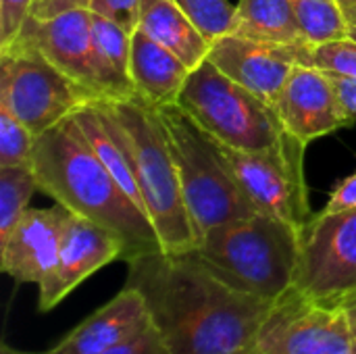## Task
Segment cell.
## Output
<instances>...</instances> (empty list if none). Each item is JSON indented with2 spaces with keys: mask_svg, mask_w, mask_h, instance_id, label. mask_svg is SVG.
<instances>
[{
  "mask_svg": "<svg viewBox=\"0 0 356 354\" xmlns=\"http://www.w3.org/2000/svg\"><path fill=\"white\" fill-rule=\"evenodd\" d=\"M169 354H250L273 303L242 292L190 252H154L127 263Z\"/></svg>",
  "mask_w": 356,
  "mask_h": 354,
  "instance_id": "cell-1",
  "label": "cell"
},
{
  "mask_svg": "<svg viewBox=\"0 0 356 354\" xmlns=\"http://www.w3.org/2000/svg\"><path fill=\"white\" fill-rule=\"evenodd\" d=\"M31 169L40 190L54 202L123 242V263L163 252L152 221L108 173L73 115L35 140Z\"/></svg>",
  "mask_w": 356,
  "mask_h": 354,
  "instance_id": "cell-2",
  "label": "cell"
},
{
  "mask_svg": "<svg viewBox=\"0 0 356 354\" xmlns=\"http://www.w3.org/2000/svg\"><path fill=\"white\" fill-rule=\"evenodd\" d=\"M302 230L254 213L215 227L190 255L229 286L275 303L296 286Z\"/></svg>",
  "mask_w": 356,
  "mask_h": 354,
  "instance_id": "cell-3",
  "label": "cell"
},
{
  "mask_svg": "<svg viewBox=\"0 0 356 354\" xmlns=\"http://www.w3.org/2000/svg\"><path fill=\"white\" fill-rule=\"evenodd\" d=\"M177 169L181 194L200 240L215 227L254 215L223 146L179 104L156 108ZM198 244V242H196Z\"/></svg>",
  "mask_w": 356,
  "mask_h": 354,
  "instance_id": "cell-4",
  "label": "cell"
},
{
  "mask_svg": "<svg viewBox=\"0 0 356 354\" xmlns=\"http://www.w3.org/2000/svg\"><path fill=\"white\" fill-rule=\"evenodd\" d=\"M106 102L127 140L144 211L156 230L163 252L184 255L194 250L198 238L156 108L138 96Z\"/></svg>",
  "mask_w": 356,
  "mask_h": 354,
  "instance_id": "cell-5",
  "label": "cell"
},
{
  "mask_svg": "<svg viewBox=\"0 0 356 354\" xmlns=\"http://www.w3.org/2000/svg\"><path fill=\"white\" fill-rule=\"evenodd\" d=\"M177 104L221 146L234 150L273 152L296 140L271 104L229 79L209 58L190 73Z\"/></svg>",
  "mask_w": 356,
  "mask_h": 354,
  "instance_id": "cell-6",
  "label": "cell"
},
{
  "mask_svg": "<svg viewBox=\"0 0 356 354\" xmlns=\"http://www.w3.org/2000/svg\"><path fill=\"white\" fill-rule=\"evenodd\" d=\"M88 102H94L90 94L33 46L15 40L0 48V104L35 138Z\"/></svg>",
  "mask_w": 356,
  "mask_h": 354,
  "instance_id": "cell-7",
  "label": "cell"
},
{
  "mask_svg": "<svg viewBox=\"0 0 356 354\" xmlns=\"http://www.w3.org/2000/svg\"><path fill=\"white\" fill-rule=\"evenodd\" d=\"M250 354H356V340L340 305L294 288L267 311Z\"/></svg>",
  "mask_w": 356,
  "mask_h": 354,
  "instance_id": "cell-8",
  "label": "cell"
},
{
  "mask_svg": "<svg viewBox=\"0 0 356 354\" xmlns=\"http://www.w3.org/2000/svg\"><path fill=\"white\" fill-rule=\"evenodd\" d=\"M298 292L338 305L356 290V209L317 213L302 230Z\"/></svg>",
  "mask_w": 356,
  "mask_h": 354,
  "instance_id": "cell-9",
  "label": "cell"
},
{
  "mask_svg": "<svg viewBox=\"0 0 356 354\" xmlns=\"http://www.w3.org/2000/svg\"><path fill=\"white\" fill-rule=\"evenodd\" d=\"M305 144L294 140L273 152H242L223 146V152L257 213L288 221L300 230L313 219L305 182Z\"/></svg>",
  "mask_w": 356,
  "mask_h": 354,
  "instance_id": "cell-10",
  "label": "cell"
},
{
  "mask_svg": "<svg viewBox=\"0 0 356 354\" xmlns=\"http://www.w3.org/2000/svg\"><path fill=\"white\" fill-rule=\"evenodd\" d=\"M17 40L40 50L58 71L83 88L92 100H104V86L92 40L90 8L65 10L50 19L29 17Z\"/></svg>",
  "mask_w": 356,
  "mask_h": 354,
  "instance_id": "cell-11",
  "label": "cell"
},
{
  "mask_svg": "<svg viewBox=\"0 0 356 354\" xmlns=\"http://www.w3.org/2000/svg\"><path fill=\"white\" fill-rule=\"evenodd\" d=\"M123 259L125 246L113 232L69 213L60 236L56 265L38 286V309L42 313L52 311L96 271Z\"/></svg>",
  "mask_w": 356,
  "mask_h": 354,
  "instance_id": "cell-12",
  "label": "cell"
},
{
  "mask_svg": "<svg viewBox=\"0 0 356 354\" xmlns=\"http://www.w3.org/2000/svg\"><path fill=\"white\" fill-rule=\"evenodd\" d=\"M275 111L286 131L305 146L353 125L330 75L307 65L294 67L275 102Z\"/></svg>",
  "mask_w": 356,
  "mask_h": 354,
  "instance_id": "cell-13",
  "label": "cell"
},
{
  "mask_svg": "<svg viewBox=\"0 0 356 354\" xmlns=\"http://www.w3.org/2000/svg\"><path fill=\"white\" fill-rule=\"evenodd\" d=\"M207 58L221 73L263 98L273 108L288 77L298 65L292 46L257 42L234 33L213 40Z\"/></svg>",
  "mask_w": 356,
  "mask_h": 354,
  "instance_id": "cell-14",
  "label": "cell"
},
{
  "mask_svg": "<svg viewBox=\"0 0 356 354\" xmlns=\"http://www.w3.org/2000/svg\"><path fill=\"white\" fill-rule=\"evenodd\" d=\"M69 211L63 204L27 209L10 234L0 240V269L15 284L40 286L56 265Z\"/></svg>",
  "mask_w": 356,
  "mask_h": 354,
  "instance_id": "cell-15",
  "label": "cell"
},
{
  "mask_svg": "<svg viewBox=\"0 0 356 354\" xmlns=\"http://www.w3.org/2000/svg\"><path fill=\"white\" fill-rule=\"evenodd\" d=\"M150 323L152 317L142 292L125 284L46 354H106L142 334Z\"/></svg>",
  "mask_w": 356,
  "mask_h": 354,
  "instance_id": "cell-16",
  "label": "cell"
},
{
  "mask_svg": "<svg viewBox=\"0 0 356 354\" xmlns=\"http://www.w3.org/2000/svg\"><path fill=\"white\" fill-rule=\"evenodd\" d=\"M192 69L142 29L131 33L129 77L136 96L152 108L177 104Z\"/></svg>",
  "mask_w": 356,
  "mask_h": 354,
  "instance_id": "cell-17",
  "label": "cell"
},
{
  "mask_svg": "<svg viewBox=\"0 0 356 354\" xmlns=\"http://www.w3.org/2000/svg\"><path fill=\"white\" fill-rule=\"evenodd\" d=\"M138 29L179 56L192 71L209 56L211 40L173 0H142Z\"/></svg>",
  "mask_w": 356,
  "mask_h": 354,
  "instance_id": "cell-18",
  "label": "cell"
},
{
  "mask_svg": "<svg viewBox=\"0 0 356 354\" xmlns=\"http://www.w3.org/2000/svg\"><path fill=\"white\" fill-rule=\"evenodd\" d=\"M232 33L277 46L302 42V31L290 0H240L236 4Z\"/></svg>",
  "mask_w": 356,
  "mask_h": 354,
  "instance_id": "cell-19",
  "label": "cell"
},
{
  "mask_svg": "<svg viewBox=\"0 0 356 354\" xmlns=\"http://www.w3.org/2000/svg\"><path fill=\"white\" fill-rule=\"evenodd\" d=\"M294 17L302 31V42L325 44L350 38V25L344 19L338 0H290Z\"/></svg>",
  "mask_w": 356,
  "mask_h": 354,
  "instance_id": "cell-20",
  "label": "cell"
},
{
  "mask_svg": "<svg viewBox=\"0 0 356 354\" xmlns=\"http://www.w3.org/2000/svg\"><path fill=\"white\" fill-rule=\"evenodd\" d=\"M38 190L40 184L31 167H0V240L10 234Z\"/></svg>",
  "mask_w": 356,
  "mask_h": 354,
  "instance_id": "cell-21",
  "label": "cell"
},
{
  "mask_svg": "<svg viewBox=\"0 0 356 354\" xmlns=\"http://www.w3.org/2000/svg\"><path fill=\"white\" fill-rule=\"evenodd\" d=\"M298 65L315 67L325 73H338L356 79V40L344 38L325 44L298 42L292 46Z\"/></svg>",
  "mask_w": 356,
  "mask_h": 354,
  "instance_id": "cell-22",
  "label": "cell"
},
{
  "mask_svg": "<svg viewBox=\"0 0 356 354\" xmlns=\"http://www.w3.org/2000/svg\"><path fill=\"white\" fill-rule=\"evenodd\" d=\"M35 136L0 104V167H31Z\"/></svg>",
  "mask_w": 356,
  "mask_h": 354,
  "instance_id": "cell-23",
  "label": "cell"
},
{
  "mask_svg": "<svg viewBox=\"0 0 356 354\" xmlns=\"http://www.w3.org/2000/svg\"><path fill=\"white\" fill-rule=\"evenodd\" d=\"M213 42L232 33L236 6L229 0H173Z\"/></svg>",
  "mask_w": 356,
  "mask_h": 354,
  "instance_id": "cell-24",
  "label": "cell"
},
{
  "mask_svg": "<svg viewBox=\"0 0 356 354\" xmlns=\"http://www.w3.org/2000/svg\"><path fill=\"white\" fill-rule=\"evenodd\" d=\"M88 8L94 15H100V17L117 23L127 33H134L140 23L142 0H90Z\"/></svg>",
  "mask_w": 356,
  "mask_h": 354,
  "instance_id": "cell-25",
  "label": "cell"
},
{
  "mask_svg": "<svg viewBox=\"0 0 356 354\" xmlns=\"http://www.w3.org/2000/svg\"><path fill=\"white\" fill-rule=\"evenodd\" d=\"M35 0H0V48L10 46L31 15Z\"/></svg>",
  "mask_w": 356,
  "mask_h": 354,
  "instance_id": "cell-26",
  "label": "cell"
},
{
  "mask_svg": "<svg viewBox=\"0 0 356 354\" xmlns=\"http://www.w3.org/2000/svg\"><path fill=\"white\" fill-rule=\"evenodd\" d=\"M106 354H169L159 330L150 323L142 334H138L136 338H131L129 342L113 348Z\"/></svg>",
  "mask_w": 356,
  "mask_h": 354,
  "instance_id": "cell-27",
  "label": "cell"
},
{
  "mask_svg": "<svg viewBox=\"0 0 356 354\" xmlns=\"http://www.w3.org/2000/svg\"><path fill=\"white\" fill-rule=\"evenodd\" d=\"M356 209V173L342 179L336 190L332 192L327 204H325V213H338V211H348Z\"/></svg>",
  "mask_w": 356,
  "mask_h": 354,
  "instance_id": "cell-28",
  "label": "cell"
},
{
  "mask_svg": "<svg viewBox=\"0 0 356 354\" xmlns=\"http://www.w3.org/2000/svg\"><path fill=\"white\" fill-rule=\"evenodd\" d=\"M338 98L342 102V108L346 113V117L350 119V123L356 121V79L355 77H346V75H338V73H327Z\"/></svg>",
  "mask_w": 356,
  "mask_h": 354,
  "instance_id": "cell-29",
  "label": "cell"
},
{
  "mask_svg": "<svg viewBox=\"0 0 356 354\" xmlns=\"http://www.w3.org/2000/svg\"><path fill=\"white\" fill-rule=\"evenodd\" d=\"M90 0H35L31 6V15L35 19H50L54 15H60L65 10L73 8H88Z\"/></svg>",
  "mask_w": 356,
  "mask_h": 354,
  "instance_id": "cell-30",
  "label": "cell"
},
{
  "mask_svg": "<svg viewBox=\"0 0 356 354\" xmlns=\"http://www.w3.org/2000/svg\"><path fill=\"white\" fill-rule=\"evenodd\" d=\"M338 305L342 307V311H344V315H346V319L350 323V330H353V336H355L356 340V290L353 294H348L346 298H342Z\"/></svg>",
  "mask_w": 356,
  "mask_h": 354,
  "instance_id": "cell-31",
  "label": "cell"
},
{
  "mask_svg": "<svg viewBox=\"0 0 356 354\" xmlns=\"http://www.w3.org/2000/svg\"><path fill=\"white\" fill-rule=\"evenodd\" d=\"M338 2H340V8L344 13L346 23L350 25V29L356 27V0H338Z\"/></svg>",
  "mask_w": 356,
  "mask_h": 354,
  "instance_id": "cell-32",
  "label": "cell"
},
{
  "mask_svg": "<svg viewBox=\"0 0 356 354\" xmlns=\"http://www.w3.org/2000/svg\"><path fill=\"white\" fill-rule=\"evenodd\" d=\"M0 354H46V353H25V351H17V348H13L10 344H2L0 346Z\"/></svg>",
  "mask_w": 356,
  "mask_h": 354,
  "instance_id": "cell-33",
  "label": "cell"
},
{
  "mask_svg": "<svg viewBox=\"0 0 356 354\" xmlns=\"http://www.w3.org/2000/svg\"><path fill=\"white\" fill-rule=\"evenodd\" d=\"M350 38H353V40H356V27H353V29H350Z\"/></svg>",
  "mask_w": 356,
  "mask_h": 354,
  "instance_id": "cell-34",
  "label": "cell"
}]
</instances>
